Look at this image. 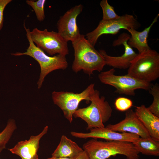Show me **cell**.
I'll return each instance as SVG.
<instances>
[{"instance_id":"obj_1","label":"cell","mask_w":159,"mask_h":159,"mask_svg":"<svg viewBox=\"0 0 159 159\" xmlns=\"http://www.w3.org/2000/svg\"><path fill=\"white\" fill-rule=\"evenodd\" d=\"M72 42L74 52L72 68L74 72L82 70L90 76L94 71L101 72L102 70L106 65L104 58L84 35L81 34Z\"/></svg>"},{"instance_id":"obj_2","label":"cell","mask_w":159,"mask_h":159,"mask_svg":"<svg viewBox=\"0 0 159 159\" xmlns=\"http://www.w3.org/2000/svg\"><path fill=\"white\" fill-rule=\"evenodd\" d=\"M90 159H107L117 155L126 159H139V153L132 143L120 141H102L92 139L83 145Z\"/></svg>"},{"instance_id":"obj_3","label":"cell","mask_w":159,"mask_h":159,"mask_svg":"<svg viewBox=\"0 0 159 159\" xmlns=\"http://www.w3.org/2000/svg\"><path fill=\"white\" fill-rule=\"evenodd\" d=\"M90 105L83 108L78 109L73 116L80 118L87 124V129L105 127L104 124L112 116V108L104 96H100L99 91L95 90L90 96Z\"/></svg>"},{"instance_id":"obj_4","label":"cell","mask_w":159,"mask_h":159,"mask_svg":"<svg viewBox=\"0 0 159 159\" xmlns=\"http://www.w3.org/2000/svg\"><path fill=\"white\" fill-rule=\"evenodd\" d=\"M24 26L29 42V46L24 52H16L12 55L15 56L28 55L37 62L41 68L39 78L37 83L38 88L39 89L47 74L55 70L65 69L68 67V63L65 56L57 54L50 57L46 55L43 51L37 47L33 42L31 37L30 29L26 28L24 23Z\"/></svg>"},{"instance_id":"obj_5","label":"cell","mask_w":159,"mask_h":159,"mask_svg":"<svg viewBox=\"0 0 159 159\" xmlns=\"http://www.w3.org/2000/svg\"><path fill=\"white\" fill-rule=\"evenodd\" d=\"M127 74L150 83L159 77V54L151 49L138 53L131 62Z\"/></svg>"},{"instance_id":"obj_6","label":"cell","mask_w":159,"mask_h":159,"mask_svg":"<svg viewBox=\"0 0 159 159\" xmlns=\"http://www.w3.org/2000/svg\"><path fill=\"white\" fill-rule=\"evenodd\" d=\"M115 69L112 68L108 71L101 72L98 77L102 83L114 87L116 93L134 96L135 91L137 89L149 90L150 89V83L138 80L127 74L116 75L115 74Z\"/></svg>"},{"instance_id":"obj_7","label":"cell","mask_w":159,"mask_h":159,"mask_svg":"<svg viewBox=\"0 0 159 159\" xmlns=\"http://www.w3.org/2000/svg\"><path fill=\"white\" fill-rule=\"evenodd\" d=\"M141 24L132 15L125 14L117 19L109 20H102L97 27L87 33L86 39L94 47L99 37L103 34H116L121 29L127 31L130 29H137Z\"/></svg>"},{"instance_id":"obj_8","label":"cell","mask_w":159,"mask_h":159,"mask_svg":"<svg viewBox=\"0 0 159 159\" xmlns=\"http://www.w3.org/2000/svg\"><path fill=\"white\" fill-rule=\"evenodd\" d=\"M31 39L37 46L49 55L57 54L65 56L69 53L68 42L58 32L35 28L30 32Z\"/></svg>"},{"instance_id":"obj_9","label":"cell","mask_w":159,"mask_h":159,"mask_svg":"<svg viewBox=\"0 0 159 159\" xmlns=\"http://www.w3.org/2000/svg\"><path fill=\"white\" fill-rule=\"evenodd\" d=\"M94 87V84H91L79 93L54 91L52 94L53 102L62 110L65 117L71 123L74 113L78 109L80 102L83 100H85L87 102H90V96L95 90Z\"/></svg>"},{"instance_id":"obj_10","label":"cell","mask_w":159,"mask_h":159,"mask_svg":"<svg viewBox=\"0 0 159 159\" xmlns=\"http://www.w3.org/2000/svg\"><path fill=\"white\" fill-rule=\"evenodd\" d=\"M130 35L124 33L120 34L117 39L114 40L112 43L113 46L122 44L124 47V52L122 55L112 56L108 55L104 49L99 51L104 58L106 65L112 67L113 68L125 69H128L131 62L137 55V54L127 44Z\"/></svg>"},{"instance_id":"obj_11","label":"cell","mask_w":159,"mask_h":159,"mask_svg":"<svg viewBox=\"0 0 159 159\" xmlns=\"http://www.w3.org/2000/svg\"><path fill=\"white\" fill-rule=\"evenodd\" d=\"M83 9L81 4L73 6L61 16L57 22V32L68 42L74 41L81 35L76 20Z\"/></svg>"},{"instance_id":"obj_12","label":"cell","mask_w":159,"mask_h":159,"mask_svg":"<svg viewBox=\"0 0 159 159\" xmlns=\"http://www.w3.org/2000/svg\"><path fill=\"white\" fill-rule=\"evenodd\" d=\"M90 130V132L88 133L72 131L70 133L72 136L80 138H101L108 141H120L132 143L140 137L138 135L133 133L114 131L106 127L91 128Z\"/></svg>"},{"instance_id":"obj_13","label":"cell","mask_w":159,"mask_h":159,"mask_svg":"<svg viewBox=\"0 0 159 159\" xmlns=\"http://www.w3.org/2000/svg\"><path fill=\"white\" fill-rule=\"evenodd\" d=\"M106 127L115 132L133 133L142 138H151L135 112L132 109L126 111L123 120L116 124H109Z\"/></svg>"},{"instance_id":"obj_14","label":"cell","mask_w":159,"mask_h":159,"mask_svg":"<svg viewBox=\"0 0 159 159\" xmlns=\"http://www.w3.org/2000/svg\"><path fill=\"white\" fill-rule=\"evenodd\" d=\"M48 128V126H46L37 135L31 136L28 140L19 141L13 148L8 150L21 159H39L37 153L39 147L40 140L47 133Z\"/></svg>"},{"instance_id":"obj_15","label":"cell","mask_w":159,"mask_h":159,"mask_svg":"<svg viewBox=\"0 0 159 159\" xmlns=\"http://www.w3.org/2000/svg\"><path fill=\"white\" fill-rule=\"evenodd\" d=\"M135 112L150 137L159 141V117L151 113L144 105L136 106Z\"/></svg>"},{"instance_id":"obj_16","label":"cell","mask_w":159,"mask_h":159,"mask_svg":"<svg viewBox=\"0 0 159 159\" xmlns=\"http://www.w3.org/2000/svg\"><path fill=\"white\" fill-rule=\"evenodd\" d=\"M158 17L159 14L155 18L150 25L142 31L139 32L134 29H130L127 30L131 35L127 42V44L132 48L136 49L138 53L151 49L148 45L147 38L151 28L157 22Z\"/></svg>"},{"instance_id":"obj_17","label":"cell","mask_w":159,"mask_h":159,"mask_svg":"<svg viewBox=\"0 0 159 159\" xmlns=\"http://www.w3.org/2000/svg\"><path fill=\"white\" fill-rule=\"evenodd\" d=\"M83 150L75 142L62 135L58 145L52 156L53 157L74 158Z\"/></svg>"},{"instance_id":"obj_18","label":"cell","mask_w":159,"mask_h":159,"mask_svg":"<svg viewBox=\"0 0 159 159\" xmlns=\"http://www.w3.org/2000/svg\"><path fill=\"white\" fill-rule=\"evenodd\" d=\"M140 153L148 156H159V143L151 138H139L132 143Z\"/></svg>"},{"instance_id":"obj_19","label":"cell","mask_w":159,"mask_h":159,"mask_svg":"<svg viewBox=\"0 0 159 159\" xmlns=\"http://www.w3.org/2000/svg\"><path fill=\"white\" fill-rule=\"evenodd\" d=\"M16 129L14 120L11 119L9 120L5 128L0 132V148L3 150L6 148V144Z\"/></svg>"},{"instance_id":"obj_20","label":"cell","mask_w":159,"mask_h":159,"mask_svg":"<svg viewBox=\"0 0 159 159\" xmlns=\"http://www.w3.org/2000/svg\"><path fill=\"white\" fill-rule=\"evenodd\" d=\"M153 97L151 104L148 107V110L152 113L159 117V86L157 83L151 85L148 90Z\"/></svg>"},{"instance_id":"obj_21","label":"cell","mask_w":159,"mask_h":159,"mask_svg":"<svg viewBox=\"0 0 159 159\" xmlns=\"http://www.w3.org/2000/svg\"><path fill=\"white\" fill-rule=\"evenodd\" d=\"M26 3L33 9L37 20L40 21H43L45 18L44 7L45 0H27Z\"/></svg>"},{"instance_id":"obj_22","label":"cell","mask_w":159,"mask_h":159,"mask_svg":"<svg viewBox=\"0 0 159 159\" xmlns=\"http://www.w3.org/2000/svg\"><path fill=\"white\" fill-rule=\"evenodd\" d=\"M100 4L103 12L102 20H109L117 19L120 17L115 12L114 7L108 4L107 0H102Z\"/></svg>"},{"instance_id":"obj_23","label":"cell","mask_w":159,"mask_h":159,"mask_svg":"<svg viewBox=\"0 0 159 159\" xmlns=\"http://www.w3.org/2000/svg\"><path fill=\"white\" fill-rule=\"evenodd\" d=\"M114 104L116 110L123 112L130 109L132 106L133 102L130 99L125 97H120L116 99Z\"/></svg>"},{"instance_id":"obj_24","label":"cell","mask_w":159,"mask_h":159,"mask_svg":"<svg viewBox=\"0 0 159 159\" xmlns=\"http://www.w3.org/2000/svg\"><path fill=\"white\" fill-rule=\"evenodd\" d=\"M12 1V0H0V31L3 25L4 10L6 6Z\"/></svg>"},{"instance_id":"obj_25","label":"cell","mask_w":159,"mask_h":159,"mask_svg":"<svg viewBox=\"0 0 159 159\" xmlns=\"http://www.w3.org/2000/svg\"><path fill=\"white\" fill-rule=\"evenodd\" d=\"M75 159H90L87 152L84 150L80 153Z\"/></svg>"},{"instance_id":"obj_26","label":"cell","mask_w":159,"mask_h":159,"mask_svg":"<svg viewBox=\"0 0 159 159\" xmlns=\"http://www.w3.org/2000/svg\"><path fill=\"white\" fill-rule=\"evenodd\" d=\"M75 158H66L62 157H52L51 158H49L47 159H75Z\"/></svg>"},{"instance_id":"obj_27","label":"cell","mask_w":159,"mask_h":159,"mask_svg":"<svg viewBox=\"0 0 159 159\" xmlns=\"http://www.w3.org/2000/svg\"><path fill=\"white\" fill-rule=\"evenodd\" d=\"M3 149H1V148H0V153H1V151Z\"/></svg>"}]
</instances>
